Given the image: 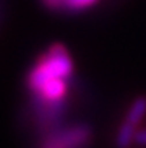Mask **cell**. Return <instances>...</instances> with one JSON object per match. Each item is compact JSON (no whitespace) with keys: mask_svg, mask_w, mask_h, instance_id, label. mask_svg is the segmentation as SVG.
Here are the masks:
<instances>
[{"mask_svg":"<svg viewBox=\"0 0 146 148\" xmlns=\"http://www.w3.org/2000/svg\"><path fill=\"white\" fill-rule=\"evenodd\" d=\"M74 65L72 58L69 55L68 49L61 44H54L46 54L41 55V58L36 62V65L29 73V87L30 90L36 91L38 88L52 80L58 79H71Z\"/></svg>","mask_w":146,"mask_h":148,"instance_id":"6da1fadb","label":"cell"},{"mask_svg":"<svg viewBox=\"0 0 146 148\" xmlns=\"http://www.w3.org/2000/svg\"><path fill=\"white\" fill-rule=\"evenodd\" d=\"M135 142L140 145H146V129H138V132L135 134Z\"/></svg>","mask_w":146,"mask_h":148,"instance_id":"8992f818","label":"cell"},{"mask_svg":"<svg viewBox=\"0 0 146 148\" xmlns=\"http://www.w3.org/2000/svg\"><path fill=\"white\" fill-rule=\"evenodd\" d=\"M99 0H65V5L68 10H72V11H80V10H86L90 6L96 5Z\"/></svg>","mask_w":146,"mask_h":148,"instance_id":"277c9868","label":"cell"},{"mask_svg":"<svg viewBox=\"0 0 146 148\" xmlns=\"http://www.w3.org/2000/svg\"><path fill=\"white\" fill-rule=\"evenodd\" d=\"M91 131L85 125H75L55 132L44 142L43 148H85L90 142Z\"/></svg>","mask_w":146,"mask_h":148,"instance_id":"3957f363","label":"cell"},{"mask_svg":"<svg viewBox=\"0 0 146 148\" xmlns=\"http://www.w3.org/2000/svg\"><path fill=\"white\" fill-rule=\"evenodd\" d=\"M146 115V96H140L130 104L126 118L120 126L116 134V145L118 148H127L135 140V134L138 132V125Z\"/></svg>","mask_w":146,"mask_h":148,"instance_id":"7a4b0ae2","label":"cell"},{"mask_svg":"<svg viewBox=\"0 0 146 148\" xmlns=\"http://www.w3.org/2000/svg\"><path fill=\"white\" fill-rule=\"evenodd\" d=\"M43 2H44V5L52 10H58L65 5V0H43Z\"/></svg>","mask_w":146,"mask_h":148,"instance_id":"5b68a950","label":"cell"}]
</instances>
